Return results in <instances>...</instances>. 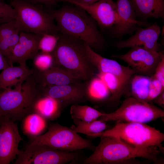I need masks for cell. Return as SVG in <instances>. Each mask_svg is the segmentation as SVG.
<instances>
[{
	"label": "cell",
	"mask_w": 164,
	"mask_h": 164,
	"mask_svg": "<svg viewBox=\"0 0 164 164\" xmlns=\"http://www.w3.org/2000/svg\"><path fill=\"white\" fill-rule=\"evenodd\" d=\"M73 5H65L60 9L48 11L56 22L59 32L81 41L92 48H100L104 39L97 24L83 9Z\"/></svg>",
	"instance_id": "6da1fadb"
},
{
	"label": "cell",
	"mask_w": 164,
	"mask_h": 164,
	"mask_svg": "<svg viewBox=\"0 0 164 164\" xmlns=\"http://www.w3.org/2000/svg\"><path fill=\"white\" fill-rule=\"evenodd\" d=\"M95 75L104 83L109 90L111 95L108 100L114 101L119 99L126 88L117 77L108 73L98 72Z\"/></svg>",
	"instance_id": "d4e9b609"
},
{
	"label": "cell",
	"mask_w": 164,
	"mask_h": 164,
	"mask_svg": "<svg viewBox=\"0 0 164 164\" xmlns=\"http://www.w3.org/2000/svg\"><path fill=\"white\" fill-rule=\"evenodd\" d=\"M30 143L44 145L60 150L73 152L86 149L94 151L89 139L82 137L70 128L58 123L50 125L45 134L30 137Z\"/></svg>",
	"instance_id": "52a82bcc"
},
{
	"label": "cell",
	"mask_w": 164,
	"mask_h": 164,
	"mask_svg": "<svg viewBox=\"0 0 164 164\" xmlns=\"http://www.w3.org/2000/svg\"><path fill=\"white\" fill-rule=\"evenodd\" d=\"M34 4H42L47 6H52L59 2H64L65 0H30Z\"/></svg>",
	"instance_id": "836d02e7"
},
{
	"label": "cell",
	"mask_w": 164,
	"mask_h": 164,
	"mask_svg": "<svg viewBox=\"0 0 164 164\" xmlns=\"http://www.w3.org/2000/svg\"><path fill=\"white\" fill-rule=\"evenodd\" d=\"M33 60V68L38 71L45 70L54 65L51 53H39Z\"/></svg>",
	"instance_id": "83f0119b"
},
{
	"label": "cell",
	"mask_w": 164,
	"mask_h": 164,
	"mask_svg": "<svg viewBox=\"0 0 164 164\" xmlns=\"http://www.w3.org/2000/svg\"><path fill=\"white\" fill-rule=\"evenodd\" d=\"M119 21L114 26L113 33L121 37L131 32L137 26H145V22L138 21L131 0H117L115 2Z\"/></svg>",
	"instance_id": "e0dca14e"
},
{
	"label": "cell",
	"mask_w": 164,
	"mask_h": 164,
	"mask_svg": "<svg viewBox=\"0 0 164 164\" xmlns=\"http://www.w3.org/2000/svg\"><path fill=\"white\" fill-rule=\"evenodd\" d=\"M60 150L30 143L24 150H18L15 164H63L75 162L81 158L77 152Z\"/></svg>",
	"instance_id": "9c48e42d"
},
{
	"label": "cell",
	"mask_w": 164,
	"mask_h": 164,
	"mask_svg": "<svg viewBox=\"0 0 164 164\" xmlns=\"http://www.w3.org/2000/svg\"><path fill=\"white\" fill-rule=\"evenodd\" d=\"M137 17H164V0H131Z\"/></svg>",
	"instance_id": "ffe728a7"
},
{
	"label": "cell",
	"mask_w": 164,
	"mask_h": 164,
	"mask_svg": "<svg viewBox=\"0 0 164 164\" xmlns=\"http://www.w3.org/2000/svg\"><path fill=\"white\" fill-rule=\"evenodd\" d=\"M42 96L33 74L20 87L9 88L0 93V118L7 117L20 121L34 112L36 105Z\"/></svg>",
	"instance_id": "277c9868"
},
{
	"label": "cell",
	"mask_w": 164,
	"mask_h": 164,
	"mask_svg": "<svg viewBox=\"0 0 164 164\" xmlns=\"http://www.w3.org/2000/svg\"><path fill=\"white\" fill-rule=\"evenodd\" d=\"M83 43L85 53L90 61L99 72L108 73L117 77L126 88L132 77L136 72L129 67L120 64L113 60L103 57Z\"/></svg>",
	"instance_id": "5bb4252c"
},
{
	"label": "cell",
	"mask_w": 164,
	"mask_h": 164,
	"mask_svg": "<svg viewBox=\"0 0 164 164\" xmlns=\"http://www.w3.org/2000/svg\"></svg>",
	"instance_id": "f35d334b"
},
{
	"label": "cell",
	"mask_w": 164,
	"mask_h": 164,
	"mask_svg": "<svg viewBox=\"0 0 164 164\" xmlns=\"http://www.w3.org/2000/svg\"><path fill=\"white\" fill-rule=\"evenodd\" d=\"M15 17L13 8L0 0V24L9 22L15 19Z\"/></svg>",
	"instance_id": "1f68e13d"
},
{
	"label": "cell",
	"mask_w": 164,
	"mask_h": 164,
	"mask_svg": "<svg viewBox=\"0 0 164 164\" xmlns=\"http://www.w3.org/2000/svg\"><path fill=\"white\" fill-rule=\"evenodd\" d=\"M88 99L95 101L108 100L111 94L104 83L97 76L88 80Z\"/></svg>",
	"instance_id": "484cf974"
},
{
	"label": "cell",
	"mask_w": 164,
	"mask_h": 164,
	"mask_svg": "<svg viewBox=\"0 0 164 164\" xmlns=\"http://www.w3.org/2000/svg\"><path fill=\"white\" fill-rule=\"evenodd\" d=\"M70 114L72 119H77L83 121H90L97 120L104 113L87 105L75 104L71 105Z\"/></svg>",
	"instance_id": "4316f807"
},
{
	"label": "cell",
	"mask_w": 164,
	"mask_h": 164,
	"mask_svg": "<svg viewBox=\"0 0 164 164\" xmlns=\"http://www.w3.org/2000/svg\"><path fill=\"white\" fill-rule=\"evenodd\" d=\"M153 75L164 86V55L163 52Z\"/></svg>",
	"instance_id": "d6a6232c"
},
{
	"label": "cell",
	"mask_w": 164,
	"mask_h": 164,
	"mask_svg": "<svg viewBox=\"0 0 164 164\" xmlns=\"http://www.w3.org/2000/svg\"><path fill=\"white\" fill-rule=\"evenodd\" d=\"M74 125L70 128L76 133H81L91 137L94 136L103 132L107 125L105 121L100 120H96L90 121H82L80 119H73Z\"/></svg>",
	"instance_id": "7402d4cb"
},
{
	"label": "cell",
	"mask_w": 164,
	"mask_h": 164,
	"mask_svg": "<svg viewBox=\"0 0 164 164\" xmlns=\"http://www.w3.org/2000/svg\"><path fill=\"white\" fill-rule=\"evenodd\" d=\"M117 136L135 147L145 148L156 146L160 152L164 153L162 143L164 134L155 128L145 123L137 122H116L111 128L95 135Z\"/></svg>",
	"instance_id": "8992f818"
},
{
	"label": "cell",
	"mask_w": 164,
	"mask_h": 164,
	"mask_svg": "<svg viewBox=\"0 0 164 164\" xmlns=\"http://www.w3.org/2000/svg\"><path fill=\"white\" fill-rule=\"evenodd\" d=\"M61 34L53 51L54 65L61 67L83 81L95 75L96 69L87 57L83 43Z\"/></svg>",
	"instance_id": "3957f363"
},
{
	"label": "cell",
	"mask_w": 164,
	"mask_h": 164,
	"mask_svg": "<svg viewBox=\"0 0 164 164\" xmlns=\"http://www.w3.org/2000/svg\"><path fill=\"white\" fill-rule=\"evenodd\" d=\"M130 81L132 97L147 102L149 95L150 76L135 75L132 76Z\"/></svg>",
	"instance_id": "cb8c5ba5"
},
{
	"label": "cell",
	"mask_w": 164,
	"mask_h": 164,
	"mask_svg": "<svg viewBox=\"0 0 164 164\" xmlns=\"http://www.w3.org/2000/svg\"><path fill=\"white\" fill-rule=\"evenodd\" d=\"M23 139L15 122L7 117L0 121V164H8L15 159L20 142Z\"/></svg>",
	"instance_id": "7c38bea8"
},
{
	"label": "cell",
	"mask_w": 164,
	"mask_h": 164,
	"mask_svg": "<svg viewBox=\"0 0 164 164\" xmlns=\"http://www.w3.org/2000/svg\"><path fill=\"white\" fill-rule=\"evenodd\" d=\"M1 118H0V121Z\"/></svg>",
	"instance_id": "74e56055"
},
{
	"label": "cell",
	"mask_w": 164,
	"mask_h": 164,
	"mask_svg": "<svg viewBox=\"0 0 164 164\" xmlns=\"http://www.w3.org/2000/svg\"><path fill=\"white\" fill-rule=\"evenodd\" d=\"M10 5L14 9L15 19L24 32L43 35L57 34L58 28L51 14L39 5L25 0H11Z\"/></svg>",
	"instance_id": "5b68a950"
},
{
	"label": "cell",
	"mask_w": 164,
	"mask_h": 164,
	"mask_svg": "<svg viewBox=\"0 0 164 164\" xmlns=\"http://www.w3.org/2000/svg\"><path fill=\"white\" fill-rule=\"evenodd\" d=\"M162 52L152 51L142 46L132 47L126 53L112 56L127 63L130 68L138 73L151 76L155 72Z\"/></svg>",
	"instance_id": "8fae6325"
},
{
	"label": "cell",
	"mask_w": 164,
	"mask_h": 164,
	"mask_svg": "<svg viewBox=\"0 0 164 164\" xmlns=\"http://www.w3.org/2000/svg\"><path fill=\"white\" fill-rule=\"evenodd\" d=\"M42 35L21 32L19 40L8 59L11 65L13 63L26 67L27 61L33 59L39 53V43Z\"/></svg>",
	"instance_id": "9a60e30c"
},
{
	"label": "cell",
	"mask_w": 164,
	"mask_h": 164,
	"mask_svg": "<svg viewBox=\"0 0 164 164\" xmlns=\"http://www.w3.org/2000/svg\"><path fill=\"white\" fill-rule=\"evenodd\" d=\"M152 101L160 107H164V91L155 97Z\"/></svg>",
	"instance_id": "d590c367"
},
{
	"label": "cell",
	"mask_w": 164,
	"mask_h": 164,
	"mask_svg": "<svg viewBox=\"0 0 164 164\" xmlns=\"http://www.w3.org/2000/svg\"><path fill=\"white\" fill-rule=\"evenodd\" d=\"M33 75L39 86L64 85L83 81L64 69L55 65L43 71L35 70Z\"/></svg>",
	"instance_id": "ac0fdd59"
},
{
	"label": "cell",
	"mask_w": 164,
	"mask_h": 164,
	"mask_svg": "<svg viewBox=\"0 0 164 164\" xmlns=\"http://www.w3.org/2000/svg\"><path fill=\"white\" fill-rule=\"evenodd\" d=\"M59 38V35L45 34L42 35L39 43V50L42 52L51 53Z\"/></svg>",
	"instance_id": "f1b7e54d"
},
{
	"label": "cell",
	"mask_w": 164,
	"mask_h": 164,
	"mask_svg": "<svg viewBox=\"0 0 164 164\" xmlns=\"http://www.w3.org/2000/svg\"><path fill=\"white\" fill-rule=\"evenodd\" d=\"M65 2L82 8L102 28H111L119 22L116 3L113 0H100L88 5L80 4L73 0H65Z\"/></svg>",
	"instance_id": "4fadbf2b"
},
{
	"label": "cell",
	"mask_w": 164,
	"mask_h": 164,
	"mask_svg": "<svg viewBox=\"0 0 164 164\" xmlns=\"http://www.w3.org/2000/svg\"><path fill=\"white\" fill-rule=\"evenodd\" d=\"M62 109L60 104L56 100L42 96L37 102L34 113L46 119L53 120L60 116Z\"/></svg>",
	"instance_id": "44dd1931"
},
{
	"label": "cell",
	"mask_w": 164,
	"mask_h": 164,
	"mask_svg": "<svg viewBox=\"0 0 164 164\" xmlns=\"http://www.w3.org/2000/svg\"><path fill=\"white\" fill-rule=\"evenodd\" d=\"M20 32L19 24L15 19L0 24V39L15 33Z\"/></svg>",
	"instance_id": "f546056e"
},
{
	"label": "cell",
	"mask_w": 164,
	"mask_h": 164,
	"mask_svg": "<svg viewBox=\"0 0 164 164\" xmlns=\"http://www.w3.org/2000/svg\"><path fill=\"white\" fill-rule=\"evenodd\" d=\"M0 1H1L2 0H0Z\"/></svg>",
	"instance_id": "ab89813d"
},
{
	"label": "cell",
	"mask_w": 164,
	"mask_h": 164,
	"mask_svg": "<svg viewBox=\"0 0 164 164\" xmlns=\"http://www.w3.org/2000/svg\"><path fill=\"white\" fill-rule=\"evenodd\" d=\"M23 118V133L30 137L39 135L46 127V119L37 113L30 114Z\"/></svg>",
	"instance_id": "603a6c76"
},
{
	"label": "cell",
	"mask_w": 164,
	"mask_h": 164,
	"mask_svg": "<svg viewBox=\"0 0 164 164\" xmlns=\"http://www.w3.org/2000/svg\"><path fill=\"white\" fill-rule=\"evenodd\" d=\"M88 80L68 84L39 86L42 95L53 98L62 109L70 105L86 102L88 99Z\"/></svg>",
	"instance_id": "30bf717a"
},
{
	"label": "cell",
	"mask_w": 164,
	"mask_h": 164,
	"mask_svg": "<svg viewBox=\"0 0 164 164\" xmlns=\"http://www.w3.org/2000/svg\"><path fill=\"white\" fill-rule=\"evenodd\" d=\"M161 33L160 27L156 22L145 28L138 27L135 34L128 39L116 43L119 49L141 46L152 51L158 52V40Z\"/></svg>",
	"instance_id": "2e32d148"
},
{
	"label": "cell",
	"mask_w": 164,
	"mask_h": 164,
	"mask_svg": "<svg viewBox=\"0 0 164 164\" xmlns=\"http://www.w3.org/2000/svg\"><path fill=\"white\" fill-rule=\"evenodd\" d=\"M11 65L8 59L0 52V70H3Z\"/></svg>",
	"instance_id": "e575fe53"
},
{
	"label": "cell",
	"mask_w": 164,
	"mask_h": 164,
	"mask_svg": "<svg viewBox=\"0 0 164 164\" xmlns=\"http://www.w3.org/2000/svg\"><path fill=\"white\" fill-rule=\"evenodd\" d=\"M164 116V111L153 105L132 97L125 99L120 107L110 113H104L99 118L104 121L145 123Z\"/></svg>",
	"instance_id": "ba28073f"
},
{
	"label": "cell",
	"mask_w": 164,
	"mask_h": 164,
	"mask_svg": "<svg viewBox=\"0 0 164 164\" xmlns=\"http://www.w3.org/2000/svg\"><path fill=\"white\" fill-rule=\"evenodd\" d=\"M149 95L147 102H150L164 91V86L152 75L150 76Z\"/></svg>",
	"instance_id": "4dcf8cb0"
},
{
	"label": "cell",
	"mask_w": 164,
	"mask_h": 164,
	"mask_svg": "<svg viewBox=\"0 0 164 164\" xmlns=\"http://www.w3.org/2000/svg\"><path fill=\"white\" fill-rule=\"evenodd\" d=\"M35 71L34 68L29 69L27 67L10 66L0 73V89H6L13 86L15 88L21 87L26 78Z\"/></svg>",
	"instance_id": "d6986e66"
},
{
	"label": "cell",
	"mask_w": 164,
	"mask_h": 164,
	"mask_svg": "<svg viewBox=\"0 0 164 164\" xmlns=\"http://www.w3.org/2000/svg\"><path fill=\"white\" fill-rule=\"evenodd\" d=\"M93 153L84 159V164H112L129 163L135 158L154 161L160 151L156 146L139 148L134 146L117 136H102Z\"/></svg>",
	"instance_id": "7a4b0ae2"
},
{
	"label": "cell",
	"mask_w": 164,
	"mask_h": 164,
	"mask_svg": "<svg viewBox=\"0 0 164 164\" xmlns=\"http://www.w3.org/2000/svg\"><path fill=\"white\" fill-rule=\"evenodd\" d=\"M75 2L80 4L88 5L95 2L100 0H73Z\"/></svg>",
	"instance_id": "8d00e7d4"
}]
</instances>
